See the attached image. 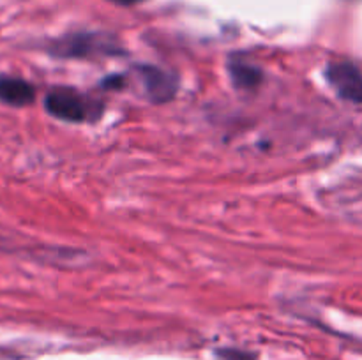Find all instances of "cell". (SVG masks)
Instances as JSON below:
<instances>
[{
    "label": "cell",
    "instance_id": "cell-5",
    "mask_svg": "<svg viewBox=\"0 0 362 360\" xmlns=\"http://www.w3.org/2000/svg\"><path fill=\"white\" fill-rule=\"evenodd\" d=\"M230 74H232L233 81L240 88H253L262 80L260 69H257L251 64L243 62V60H233V62H230Z\"/></svg>",
    "mask_w": 362,
    "mask_h": 360
},
{
    "label": "cell",
    "instance_id": "cell-1",
    "mask_svg": "<svg viewBox=\"0 0 362 360\" xmlns=\"http://www.w3.org/2000/svg\"><path fill=\"white\" fill-rule=\"evenodd\" d=\"M49 115L66 122H81L87 116V106L76 92L69 88H55L45 99Z\"/></svg>",
    "mask_w": 362,
    "mask_h": 360
},
{
    "label": "cell",
    "instance_id": "cell-6",
    "mask_svg": "<svg viewBox=\"0 0 362 360\" xmlns=\"http://www.w3.org/2000/svg\"><path fill=\"white\" fill-rule=\"evenodd\" d=\"M112 2L119 4V6H134V4H140L144 0H112Z\"/></svg>",
    "mask_w": 362,
    "mask_h": 360
},
{
    "label": "cell",
    "instance_id": "cell-2",
    "mask_svg": "<svg viewBox=\"0 0 362 360\" xmlns=\"http://www.w3.org/2000/svg\"><path fill=\"white\" fill-rule=\"evenodd\" d=\"M329 83L346 101L362 102V73L350 62L331 64L327 69Z\"/></svg>",
    "mask_w": 362,
    "mask_h": 360
},
{
    "label": "cell",
    "instance_id": "cell-4",
    "mask_svg": "<svg viewBox=\"0 0 362 360\" xmlns=\"http://www.w3.org/2000/svg\"><path fill=\"white\" fill-rule=\"evenodd\" d=\"M35 90L28 81L13 76L0 78V101L9 106H27L34 102Z\"/></svg>",
    "mask_w": 362,
    "mask_h": 360
},
{
    "label": "cell",
    "instance_id": "cell-3",
    "mask_svg": "<svg viewBox=\"0 0 362 360\" xmlns=\"http://www.w3.org/2000/svg\"><path fill=\"white\" fill-rule=\"evenodd\" d=\"M141 78H144L145 88H147L148 95L154 101L165 102L173 97L177 90V80L172 78L166 71L158 69V67H144L141 69Z\"/></svg>",
    "mask_w": 362,
    "mask_h": 360
}]
</instances>
